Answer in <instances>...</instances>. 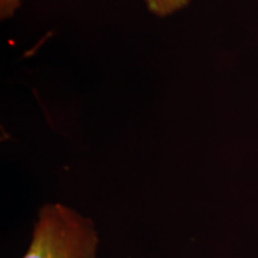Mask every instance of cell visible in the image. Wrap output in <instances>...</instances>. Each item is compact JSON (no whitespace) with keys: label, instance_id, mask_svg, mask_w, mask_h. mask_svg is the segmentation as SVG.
Wrapping results in <instances>:
<instances>
[{"label":"cell","instance_id":"6da1fadb","mask_svg":"<svg viewBox=\"0 0 258 258\" xmlns=\"http://www.w3.org/2000/svg\"><path fill=\"white\" fill-rule=\"evenodd\" d=\"M98 235L93 222L61 203L40 211L23 258H96Z\"/></svg>","mask_w":258,"mask_h":258},{"label":"cell","instance_id":"7a4b0ae2","mask_svg":"<svg viewBox=\"0 0 258 258\" xmlns=\"http://www.w3.org/2000/svg\"><path fill=\"white\" fill-rule=\"evenodd\" d=\"M191 2L192 0H145L150 12L161 18L176 14ZM19 6L21 0H0V17L3 19L11 18Z\"/></svg>","mask_w":258,"mask_h":258}]
</instances>
